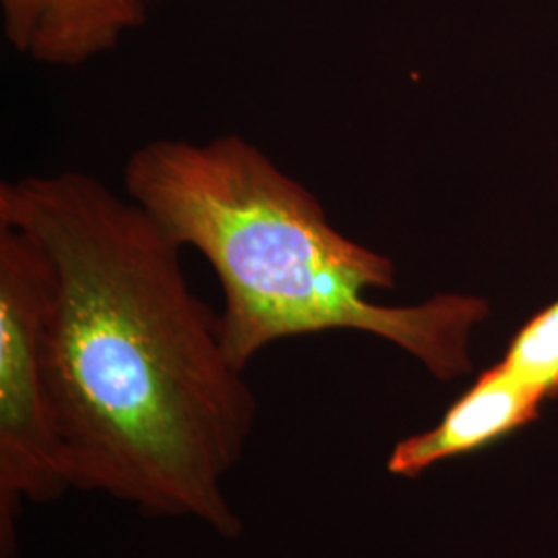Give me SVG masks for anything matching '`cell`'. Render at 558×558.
Returning a JSON list of instances; mask_svg holds the SVG:
<instances>
[{
  "instance_id": "6da1fadb",
  "label": "cell",
  "mask_w": 558,
  "mask_h": 558,
  "mask_svg": "<svg viewBox=\"0 0 558 558\" xmlns=\"http://www.w3.org/2000/svg\"><path fill=\"white\" fill-rule=\"evenodd\" d=\"M0 226L52 271L44 387L71 488L242 532L226 495L257 399L193 292L182 246L135 201L66 170L0 184Z\"/></svg>"
},
{
  "instance_id": "7a4b0ae2",
  "label": "cell",
  "mask_w": 558,
  "mask_h": 558,
  "mask_svg": "<svg viewBox=\"0 0 558 558\" xmlns=\"http://www.w3.org/2000/svg\"><path fill=\"white\" fill-rule=\"evenodd\" d=\"M135 201L182 248L197 251L220 281L221 343L246 371L267 345L327 331H360L396 343L437 379L472 368L468 339L488 304L439 294L383 306L396 265L343 236L313 191L242 135L154 140L122 170Z\"/></svg>"
},
{
  "instance_id": "3957f363",
  "label": "cell",
  "mask_w": 558,
  "mask_h": 558,
  "mask_svg": "<svg viewBox=\"0 0 558 558\" xmlns=\"http://www.w3.org/2000/svg\"><path fill=\"white\" fill-rule=\"evenodd\" d=\"M52 271L40 244L0 226V548L15 555L21 502L69 488L44 387V327Z\"/></svg>"
},
{
  "instance_id": "277c9868",
  "label": "cell",
  "mask_w": 558,
  "mask_h": 558,
  "mask_svg": "<svg viewBox=\"0 0 558 558\" xmlns=\"http://www.w3.org/2000/svg\"><path fill=\"white\" fill-rule=\"evenodd\" d=\"M544 399L513 379L499 362L445 412L437 426L393 447L387 470L416 478L440 461L459 458L502 439L538 418Z\"/></svg>"
},
{
  "instance_id": "5b68a950",
  "label": "cell",
  "mask_w": 558,
  "mask_h": 558,
  "mask_svg": "<svg viewBox=\"0 0 558 558\" xmlns=\"http://www.w3.org/2000/svg\"><path fill=\"white\" fill-rule=\"evenodd\" d=\"M151 0H0L4 36L27 59L80 66L140 27Z\"/></svg>"
},
{
  "instance_id": "8992f818",
  "label": "cell",
  "mask_w": 558,
  "mask_h": 558,
  "mask_svg": "<svg viewBox=\"0 0 558 558\" xmlns=\"http://www.w3.org/2000/svg\"><path fill=\"white\" fill-rule=\"evenodd\" d=\"M499 364L544 401L558 398V299L519 329Z\"/></svg>"
}]
</instances>
